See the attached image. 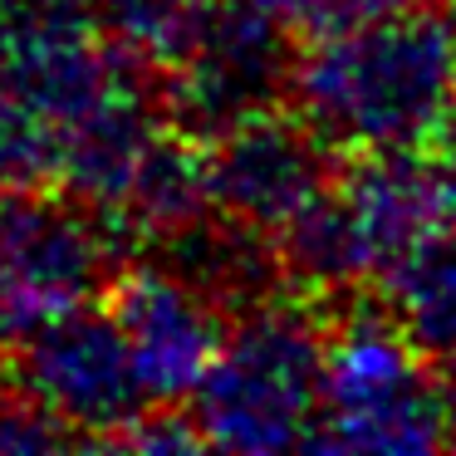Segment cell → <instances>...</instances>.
<instances>
[{
    "mask_svg": "<svg viewBox=\"0 0 456 456\" xmlns=\"http://www.w3.org/2000/svg\"><path fill=\"white\" fill-rule=\"evenodd\" d=\"M289 99L334 152L427 148L456 118V15L393 5L314 35Z\"/></svg>",
    "mask_w": 456,
    "mask_h": 456,
    "instance_id": "6da1fadb",
    "label": "cell"
},
{
    "mask_svg": "<svg viewBox=\"0 0 456 456\" xmlns=\"http://www.w3.org/2000/svg\"><path fill=\"white\" fill-rule=\"evenodd\" d=\"M324 324L299 305L265 299L226 334L187 412L197 417L207 446L221 452L314 446L324 417Z\"/></svg>",
    "mask_w": 456,
    "mask_h": 456,
    "instance_id": "7a4b0ae2",
    "label": "cell"
},
{
    "mask_svg": "<svg viewBox=\"0 0 456 456\" xmlns=\"http://www.w3.org/2000/svg\"><path fill=\"white\" fill-rule=\"evenodd\" d=\"M452 383L403 319L354 314L329 334L319 452H436L452 446Z\"/></svg>",
    "mask_w": 456,
    "mask_h": 456,
    "instance_id": "3957f363",
    "label": "cell"
},
{
    "mask_svg": "<svg viewBox=\"0 0 456 456\" xmlns=\"http://www.w3.org/2000/svg\"><path fill=\"white\" fill-rule=\"evenodd\" d=\"M295 45L289 25L250 0H211L197 30L177 50L162 79V103L172 123L201 142L240 123L275 113L295 94Z\"/></svg>",
    "mask_w": 456,
    "mask_h": 456,
    "instance_id": "277c9868",
    "label": "cell"
},
{
    "mask_svg": "<svg viewBox=\"0 0 456 456\" xmlns=\"http://www.w3.org/2000/svg\"><path fill=\"white\" fill-rule=\"evenodd\" d=\"M113 265V226L79 197L35 187L0 191V338H30L89 305Z\"/></svg>",
    "mask_w": 456,
    "mask_h": 456,
    "instance_id": "5b68a950",
    "label": "cell"
},
{
    "mask_svg": "<svg viewBox=\"0 0 456 456\" xmlns=\"http://www.w3.org/2000/svg\"><path fill=\"white\" fill-rule=\"evenodd\" d=\"M15 378L79 432L84 446H109L152 407L133 348L109 309H69L20 338Z\"/></svg>",
    "mask_w": 456,
    "mask_h": 456,
    "instance_id": "8992f818",
    "label": "cell"
},
{
    "mask_svg": "<svg viewBox=\"0 0 456 456\" xmlns=\"http://www.w3.org/2000/svg\"><path fill=\"white\" fill-rule=\"evenodd\" d=\"M109 314L118 319L152 407L191 403L226 344V309L167 265H133L109 285Z\"/></svg>",
    "mask_w": 456,
    "mask_h": 456,
    "instance_id": "52a82bcc",
    "label": "cell"
},
{
    "mask_svg": "<svg viewBox=\"0 0 456 456\" xmlns=\"http://www.w3.org/2000/svg\"><path fill=\"white\" fill-rule=\"evenodd\" d=\"M329 142L305 118H260L207 142L211 211L246 221L256 231H285L314 197L329 191Z\"/></svg>",
    "mask_w": 456,
    "mask_h": 456,
    "instance_id": "ba28073f",
    "label": "cell"
},
{
    "mask_svg": "<svg viewBox=\"0 0 456 456\" xmlns=\"http://www.w3.org/2000/svg\"><path fill=\"white\" fill-rule=\"evenodd\" d=\"M338 191L354 207L363 246L373 256V275L397 270L422 240L456 221V201L442 182L432 152H368L354 162Z\"/></svg>",
    "mask_w": 456,
    "mask_h": 456,
    "instance_id": "9c48e42d",
    "label": "cell"
},
{
    "mask_svg": "<svg viewBox=\"0 0 456 456\" xmlns=\"http://www.w3.org/2000/svg\"><path fill=\"white\" fill-rule=\"evenodd\" d=\"M167 260L162 265L177 270L182 280L211 295L221 309H256L265 305L270 285L285 275L280 265V250L265 246V231L246 226V221L226 216H197L191 226L162 236Z\"/></svg>",
    "mask_w": 456,
    "mask_h": 456,
    "instance_id": "30bf717a",
    "label": "cell"
},
{
    "mask_svg": "<svg viewBox=\"0 0 456 456\" xmlns=\"http://www.w3.org/2000/svg\"><path fill=\"white\" fill-rule=\"evenodd\" d=\"M393 309L427 358L456 387V221L412 250L397 270H387Z\"/></svg>",
    "mask_w": 456,
    "mask_h": 456,
    "instance_id": "8fae6325",
    "label": "cell"
},
{
    "mask_svg": "<svg viewBox=\"0 0 456 456\" xmlns=\"http://www.w3.org/2000/svg\"><path fill=\"white\" fill-rule=\"evenodd\" d=\"M280 265L289 280L309 289H348L373 275V256L363 246V231L354 221V207L338 187L314 197L285 231H280Z\"/></svg>",
    "mask_w": 456,
    "mask_h": 456,
    "instance_id": "7c38bea8",
    "label": "cell"
},
{
    "mask_svg": "<svg viewBox=\"0 0 456 456\" xmlns=\"http://www.w3.org/2000/svg\"><path fill=\"white\" fill-rule=\"evenodd\" d=\"M113 50L167 69L211 0H84Z\"/></svg>",
    "mask_w": 456,
    "mask_h": 456,
    "instance_id": "4fadbf2b",
    "label": "cell"
},
{
    "mask_svg": "<svg viewBox=\"0 0 456 456\" xmlns=\"http://www.w3.org/2000/svg\"><path fill=\"white\" fill-rule=\"evenodd\" d=\"M40 177H54V128L0 94V191L35 187Z\"/></svg>",
    "mask_w": 456,
    "mask_h": 456,
    "instance_id": "5bb4252c",
    "label": "cell"
},
{
    "mask_svg": "<svg viewBox=\"0 0 456 456\" xmlns=\"http://www.w3.org/2000/svg\"><path fill=\"white\" fill-rule=\"evenodd\" d=\"M60 446H84L64 417H54L25 383H0V456L25 452H60Z\"/></svg>",
    "mask_w": 456,
    "mask_h": 456,
    "instance_id": "9a60e30c",
    "label": "cell"
},
{
    "mask_svg": "<svg viewBox=\"0 0 456 456\" xmlns=\"http://www.w3.org/2000/svg\"><path fill=\"white\" fill-rule=\"evenodd\" d=\"M250 5L270 11L275 20H285L289 30H299V35H329V30H338V25L368 20V15L407 5V0H250Z\"/></svg>",
    "mask_w": 456,
    "mask_h": 456,
    "instance_id": "2e32d148",
    "label": "cell"
},
{
    "mask_svg": "<svg viewBox=\"0 0 456 456\" xmlns=\"http://www.w3.org/2000/svg\"><path fill=\"white\" fill-rule=\"evenodd\" d=\"M432 158H436V167H442V182H446V191H452V201H456V118L442 128V138L432 142Z\"/></svg>",
    "mask_w": 456,
    "mask_h": 456,
    "instance_id": "e0dca14e",
    "label": "cell"
},
{
    "mask_svg": "<svg viewBox=\"0 0 456 456\" xmlns=\"http://www.w3.org/2000/svg\"><path fill=\"white\" fill-rule=\"evenodd\" d=\"M452 446H456V427H452Z\"/></svg>",
    "mask_w": 456,
    "mask_h": 456,
    "instance_id": "ac0fdd59",
    "label": "cell"
}]
</instances>
